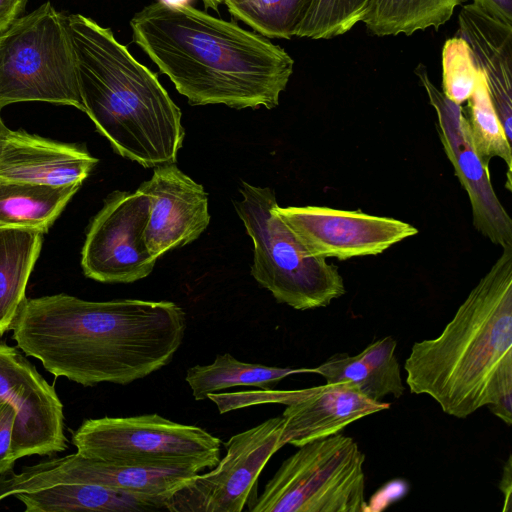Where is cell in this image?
I'll return each instance as SVG.
<instances>
[{"mask_svg": "<svg viewBox=\"0 0 512 512\" xmlns=\"http://www.w3.org/2000/svg\"><path fill=\"white\" fill-rule=\"evenodd\" d=\"M11 330L17 347L55 377L127 385L168 365L186 315L171 301H87L65 293L25 298Z\"/></svg>", "mask_w": 512, "mask_h": 512, "instance_id": "cell-1", "label": "cell"}, {"mask_svg": "<svg viewBox=\"0 0 512 512\" xmlns=\"http://www.w3.org/2000/svg\"><path fill=\"white\" fill-rule=\"evenodd\" d=\"M129 25L134 43L190 105L272 109L293 74L281 46L190 4L157 0Z\"/></svg>", "mask_w": 512, "mask_h": 512, "instance_id": "cell-2", "label": "cell"}, {"mask_svg": "<svg viewBox=\"0 0 512 512\" xmlns=\"http://www.w3.org/2000/svg\"><path fill=\"white\" fill-rule=\"evenodd\" d=\"M470 291L439 336L415 342L404 363L413 394L467 418L512 378V246Z\"/></svg>", "mask_w": 512, "mask_h": 512, "instance_id": "cell-3", "label": "cell"}, {"mask_svg": "<svg viewBox=\"0 0 512 512\" xmlns=\"http://www.w3.org/2000/svg\"><path fill=\"white\" fill-rule=\"evenodd\" d=\"M86 113L122 157L143 167L176 162L184 140L181 110L157 74L112 30L82 14L67 16Z\"/></svg>", "mask_w": 512, "mask_h": 512, "instance_id": "cell-4", "label": "cell"}, {"mask_svg": "<svg viewBox=\"0 0 512 512\" xmlns=\"http://www.w3.org/2000/svg\"><path fill=\"white\" fill-rule=\"evenodd\" d=\"M240 194L234 205L253 242L251 275L277 302L308 310L346 293L338 267L312 256L277 215L271 188L243 181Z\"/></svg>", "mask_w": 512, "mask_h": 512, "instance_id": "cell-5", "label": "cell"}, {"mask_svg": "<svg viewBox=\"0 0 512 512\" xmlns=\"http://www.w3.org/2000/svg\"><path fill=\"white\" fill-rule=\"evenodd\" d=\"M33 101L85 111L68 19L49 1L0 34V110Z\"/></svg>", "mask_w": 512, "mask_h": 512, "instance_id": "cell-6", "label": "cell"}, {"mask_svg": "<svg viewBox=\"0 0 512 512\" xmlns=\"http://www.w3.org/2000/svg\"><path fill=\"white\" fill-rule=\"evenodd\" d=\"M365 455L337 433L298 447L249 507L252 512H366Z\"/></svg>", "mask_w": 512, "mask_h": 512, "instance_id": "cell-7", "label": "cell"}, {"mask_svg": "<svg viewBox=\"0 0 512 512\" xmlns=\"http://www.w3.org/2000/svg\"><path fill=\"white\" fill-rule=\"evenodd\" d=\"M72 443L83 456L105 462L200 472L217 465L222 441L198 426L153 413L87 419Z\"/></svg>", "mask_w": 512, "mask_h": 512, "instance_id": "cell-8", "label": "cell"}, {"mask_svg": "<svg viewBox=\"0 0 512 512\" xmlns=\"http://www.w3.org/2000/svg\"><path fill=\"white\" fill-rule=\"evenodd\" d=\"M283 417L233 435L213 469L195 474L168 498L171 512H241L270 458L283 447Z\"/></svg>", "mask_w": 512, "mask_h": 512, "instance_id": "cell-9", "label": "cell"}, {"mask_svg": "<svg viewBox=\"0 0 512 512\" xmlns=\"http://www.w3.org/2000/svg\"><path fill=\"white\" fill-rule=\"evenodd\" d=\"M149 213L146 194L138 190L111 194L86 234L81 256L85 276L104 283H132L147 277L157 261L144 238Z\"/></svg>", "mask_w": 512, "mask_h": 512, "instance_id": "cell-10", "label": "cell"}, {"mask_svg": "<svg viewBox=\"0 0 512 512\" xmlns=\"http://www.w3.org/2000/svg\"><path fill=\"white\" fill-rule=\"evenodd\" d=\"M199 473L183 468H144L114 464L76 452L22 468L0 473V501L19 492L57 484L99 485L134 495L153 503L160 510L173 492Z\"/></svg>", "mask_w": 512, "mask_h": 512, "instance_id": "cell-11", "label": "cell"}, {"mask_svg": "<svg viewBox=\"0 0 512 512\" xmlns=\"http://www.w3.org/2000/svg\"><path fill=\"white\" fill-rule=\"evenodd\" d=\"M275 211L312 256L324 259L378 255L418 233L407 222L362 211L279 205Z\"/></svg>", "mask_w": 512, "mask_h": 512, "instance_id": "cell-12", "label": "cell"}, {"mask_svg": "<svg viewBox=\"0 0 512 512\" xmlns=\"http://www.w3.org/2000/svg\"><path fill=\"white\" fill-rule=\"evenodd\" d=\"M0 401L16 412L11 456L50 455L67 448L63 404L55 387L16 348L0 342Z\"/></svg>", "mask_w": 512, "mask_h": 512, "instance_id": "cell-13", "label": "cell"}, {"mask_svg": "<svg viewBox=\"0 0 512 512\" xmlns=\"http://www.w3.org/2000/svg\"><path fill=\"white\" fill-rule=\"evenodd\" d=\"M437 115V127L444 151L455 175L467 192L473 225L493 244L512 246V220L499 201L486 165L475 150L467 117L461 105L447 99L430 81L422 64L415 70Z\"/></svg>", "mask_w": 512, "mask_h": 512, "instance_id": "cell-14", "label": "cell"}, {"mask_svg": "<svg viewBox=\"0 0 512 512\" xmlns=\"http://www.w3.org/2000/svg\"><path fill=\"white\" fill-rule=\"evenodd\" d=\"M137 190L150 200L144 238L156 259L196 240L207 228V193L174 163L156 166L151 179Z\"/></svg>", "mask_w": 512, "mask_h": 512, "instance_id": "cell-15", "label": "cell"}, {"mask_svg": "<svg viewBox=\"0 0 512 512\" xmlns=\"http://www.w3.org/2000/svg\"><path fill=\"white\" fill-rule=\"evenodd\" d=\"M458 37L469 46L504 132L512 142V14L493 0H472L458 16Z\"/></svg>", "mask_w": 512, "mask_h": 512, "instance_id": "cell-16", "label": "cell"}, {"mask_svg": "<svg viewBox=\"0 0 512 512\" xmlns=\"http://www.w3.org/2000/svg\"><path fill=\"white\" fill-rule=\"evenodd\" d=\"M284 404L281 442L296 447L337 434L353 422L390 407L370 399L351 382L287 391Z\"/></svg>", "mask_w": 512, "mask_h": 512, "instance_id": "cell-17", "label": "cell"}, {"mask_svg": "<svg viewBox=\"0 0 512 512\" xmlns=\"http://www.w3.org/2000/svg\"><path fill=\"white\" fill-rule=\"evenodd\" d=\"M98 159L76 144L8 130L0 142V179L51 186L82 185Z\"/></svg>", "mask_w": 512, "mask_h": 512, "instance_id": "cell-18", "label": "cell"}, {"mask_svg": "<svg viewBox=\"0 0 512 512\" xmlns=\"http://www.w3.org/2000/svg\"><path fill=\"white\" fill-rule=\"evenodd\" d=\"M26 512H147L153 503L125 492L84 483L57 484L14 495Z\"/></svg>", "mask_w": 512, "mask_h": 512, "instance_id": "cell-19", "label": "cell"}, {"mask_svg": "<svg viewBox=\"0 0 512 512\" xmlns=\"http://www.w3.org/2000/svg\"><path fill=\"white\" fill-rule=\"evenodd\" d=\"M80 187L0 179V229L22 228L46 233Z\"/></svg>", "mask_w": 512, "mask_h": 512, "instance_id": "cell-20", "label": "cell"}, {"mask_svg": "<svg viewBox=\"0 0 512 512\" xmlns=\"http://www.w3.org/2000/svg\"><path fill=\"white\" fill-rule=\"evenodd\" d=\"M43 234L22 228L0 229V336L11 330L39 257Z\"/></svg>", "mask_w": 512, "mask_h": 512, "instance_id": "cell-21", "label": "cell"}, {"mask_svg": "<svg viewBox=\"0 0 512 512\" xmlns=\"http://www.w3.org/2000/svg\"><path fill=\"white\" fill-rule=\"evenodd\" d=\"M299 373H311V368L272 367L239 361L231 354H218L209 365H196L186 372L185 380L196 401L209 394L235 387L255 386L271 390L282 379Z\"/></svg>", "mask_w": 512, "mask_h": 512, "instance_id": "cell-22", "label": "cell"}, {"mask_svg": "<svg viewBox=\"0 0 512 512\" xmlns=\"http://www.w3.org/2000/svg\"><path fill=\"white\" fill-rule=\"evenodd\" d=\"M463 0H372L363 20L367 31L378 37L410 36L437 31Z\"/></svg>", "mask_w": 512, "mask_h": 512, "instance_id": "cell-23", "label": "cell"}, {"mask_svg": "<svg viewBox=\"0 0 512 512\" xmlns=\"http://www.w3.org/2000/svg\"><path fill=\"white\" fill-rule=\"evenodd\" d=\"M468 124L476 152L486 165L492 158L507 166L506 188H512V147L492 103L484 74L479 70L474 90L467 100Z\"/></svg>", "mask_w": 512, "mask_h": 512, "instance_id": "cell-24", "label": "cell"}, {"mask_svg": "<svg viewBox=\"0 0 512 512\" xmlns=\"http://www.w3.org/2000/svg\"><path fill=\"white\" fill-rule=\"evenodd\" d=\"M312 0H224L228 12L266 38L291 39Z\"/></svg>", "mask_w": 512, "mask_h": 512, "instance_id": "cell-25", "label": "cell"}, {"mask_svg": "<svg viewBox=\"0 0 512 512\" xmlns=\"http://www.w3.org/2000/svg\"><path fill=\"white\" fill-rule=\"evenodd\" d=\"M372 0H312L294 36L313 40L332 39L363 22Z\"/></svg>", "mask_w": 512, "mask_h": 512, "instance_id": "cell-26", "label": "cell"}, {"mask_svg": "<svg viewBox=\"0 0 512 512\" xmlns=\"http://www.w3.org/2000/svg\"><path fill=\"white\" fill-rule=\"evenodd\" d=\"M479 70L468 44L455 36L442 49V87L444 96L461 105L471 96Z\"/></svg>", "mask_w": 512, "mask_h": 512, "instance_id": "cell-27", "label": "cell"}, {"mask_svg": "<svg viewBox=\"0 0 512 512\" xmlns=\"http://www.w3.org/2000/svg\"><path fill=\"white\" fill-rule=\"evenodd\" d=\"M395 349V339L387 336L371 343L357 354L368 366L383 397L393 395L395 398H399L405 390Z\"/></svg>", "mask_w": 512, "mask_h": 512, "instance_id": "cell-28", "label": "cell"}, {"mask_svg": "<svg viewBox=\"0 0 512 512\" xmlns=\"http://www.w3.org/2000/svg\"><path fill=\"white\" fill-rule=\"evenodd\" d=\"M311 373L323 376L326 383L351 382L372 400L381 401L383 398L368 366L358 355L335 354L320 366L311 368Z\"/></svg>", "mask_w": 512, "mask_h": 512, "instance_id": "cell-29", "label": "cell"}, {"mask_svg": "<svg viewBox=\"0 0 512 512\" xmlns=\"http://www.w3.org/2000/svg\"><path fill=\"white\" fill-rule=\"evenodd\" d=\"M16 412L7 402L0 401V473L13 468L11 444Z\"/></svg>", "mask_w": 512, "mask_h": 512, "instance_id": "cell-30", "label": "cell"}, {"mask_svg": "<svg viewBox=\"0 0 512 512\" xmlns=\"http://www.w3.org/2000/svg\"><path fill=\"white\" fill-rule=\"evenodd\" d=\"M487 406L506 425L512 424V378L502 383L492 403Z\"/></svg>", "mask_w": 512, "mask_h": 512, "instance_id": "cell-31", "label": "cell"}, {"mask_svg": "<svg viewBox=\"0 0 512 512\" xmlns=\"http://www.w3.org/2000/svg\"><path fill=\"white\" fill-rule=\"evenodd\" d=\"M27 0H0V34L23 12Z\"/></svg>", "mask_w": 512, "mask_h": 512, "instance_id": "cell-32", "label": "cell"}, {"mask_svg": "<svg viewBox=\"0 0 512 512\" xmlns=\"http://www.w3.org/2000/svg\"><path fill=\"white\" fill-rule=\"evenodd\" d=\"M512 458L509 456L503 467L502 477L499 483V489L504 495V512L511 510V494H512Z\"/></svg>", "mask_w": 512, "mask_h": 512, "instance_id": "cell-33", "label": "cell"}, {"mask_svg": "<svg viewBox=\"0 0 512 512\" xmlns=\"http://www.w3.org/2000/svg\"><path fill=\"white\" fill-rule=\"evenodd\" d=\"M497 3L504 11L512 14V0H493Z\"/></svg>", "mask_w": 512, "mask_h": 512, "instance_id": "cell-34", "label": "cell"}, {"mask_svg": "<svg viewBox=\"0 0 512 512\" xmlns=\"http://www.w3.org/2000/svg\"><path fill=\"white\" fill-rule=\"evenodd\" d=\"M206 8H212L214 11L218 12V7L220 4L224 3V0H201Z\"/></svg>", "mask_w": 512, "mask_h": 512, "instance_id": "cell-35", "label": "cell"}, {"mask_svg": "<svg viewBox=\"0 0 512 512\" xmlns=\"http://www.w3.org/2000/svg\"><path fill=\"white\" fill-rule=\"evenodd\" d=\"M8 130H9V128L6 127V125L4 124V122H3L2 118H1V115H0V142L3 139V137L5 136V134L7 133Z\"/></svg>", "mask_w": 512, "mask_h": 512, "instance_id": "cell-36", "label": "cell"}, {"mask_svg": "<svg viewBox=\"0 0 512 512\" xmlns=\"http://www.w3.org/2000/svg\"><path fill=\"white\" fill-rule=\"evenodd\" d=\"M169 4H188V0H158Z\"/></svg>", "mask_w": 512, "mask_h": 512, "instance_id": "cell-37", "label": "cell"}]
</instances>
